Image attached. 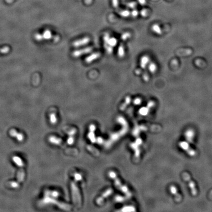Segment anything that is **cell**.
Returning a JSON list of instances; mask_svg holds the SVG:
<instances>
[{"label":"cell","instance_id":"obj_1","mask_svg":"<svg viewBox=\"0 0 212 212\" xmlns=\"http://www.w3.org/2000/svg\"><path fill=\"white\" fill-rule=\"evenodd\" d=\"M82 176L81 174L76 173L74 176V180L71 183V190L73 201L75 206L79 208L82 204V198L78 187V183L81 180Z\"/></svg>","mask_w":212,"mask_h":212},{"label":"cell","instance_id":"obj_2","mask_svg":"<svg viewBox=\"0 0 212 212\" xmlns=\"http://www.w3.org/2000/svg\"><path fill=\"white\" fill-rule=\"evenodd\" d=\"M117 120L122 125V129H121L119 131L111 135L110 138L106 143V147L109 148L111 147L114 143L118 140L121 137L123 136L128 131V125L124 118L122 116H119L117 118Z\"/></svg>","mask_w":212,"mask_h":212},{"label":"cell","instance_id":"obj_3","mask_svg":"<svg viewBox=\"0 0 212 212\" xmlns=\"http://www.w3.org/2000/svg\"><path fill=\"white\" fill-rule=\"evenodd\" d=\"M109 176L113 180L115 186L117 187V188L118 190H119L122 192H123V193H124L128 198H130L132 196V194L131 192L129 190V189H128L127 187L126 186L123 185L121 183L120 180L117 177L116 173L114 171H110L109 173Z\"/></svg>","mask_w":212,"mask_h":212},{"label":"cell","instance_id":"obj_4","mask_svg":"<svg viewBox=\"0 0 212 212\" xmlns=\"http://www.w3.org/2000/svg\"><path fill=\"white\" fill-rule=\"evenodd\" d=\"M183 177L184 179L188 182V185L191 189V194L194 196L198 194V190L196 188L195 184L191 179L190 174L187 172H184L183 174Z\"/></svg>","mask_w":212,"mask_h":212},{"label":"cell","instance_id":"obj_5","mask_svg":"<svg viewBox=\"0 0 212 212\" xmlns=\"http://www.w3.org/2000/svg\"><path fill=\"white\" fill-rule=\"evenodd\" d=\"M53 203L57 205L58 207L61 208L62 209H63L65 210H70L71 209V206L70 205H67L66 204H64V203L57 202L56 200L53 199L52 198H50L49 197H47V196H45V198L44 199L43 201V203L46 204V203Z\"/></svg>","mask_w":212,"mask_h":212},{"label":"cell","instance_id":"obj_6","mask_svg":"<svg viewBox=\"0 0 212 212\" xmlns=\"http://www.w3.org/2000/svg\"><path fill=\"white\" fill-rule=\"evenodd\" d=\"M142 143V140L141 139L139 138L137 139V140L134 142L131 143V146L133 150H134V160L135 161H138L140 158V146Z\"/></svg>","mask_w":212,"mask_h":212},{"label":"cell","instance_id":"obj_7","mask_svg":"<svg viewBox=\"0 0 212 212\" xmlns=\"http://www.w3.org/2000/svg\"><path fill=\"white\" fill-rule=\"evenodd\" d=\"M103 40L104 43V47L110 46L114 47L117 43V39L114 37H111L108 33H106L103 36Z\"/></svg>","mask_w":212,"mask_h":212},{"label":"cell","instance_id":"obj_8","mask_svg":"<svg viewBox=\"0 0 212 212\" xmlns=\"http://www.w3.org/2000/svg\"><path fill=\"white\" fill-rule=\"evenodd\" d=\"M179 146L181 149L186 151L187 154L190 156H194L196 154V152L191 147L188 142L187 141H180L179 143Z\"/></svg>","mask_w":212,"mask_h":212},{"label":"cell","instance_id":"obj_9","mask_svg":"<svg viewBox=\"0 0 212 212\" xmlns=\"http://www.w3.org/2000/svg\"><path fill=\"white\" fill-rule=\"evenodd\" d=\"M113 192V190L111 188L108 189L107 190L103 192V193L99 197V198H97L96 200V203L98 205H101L103 204L104 203L105 199L108 198L110 195H111Z\"/></svg>","mask_w":212,"mask_h":212},{"label":"cell","instance_id":"obj_10","mask_svg":"<svg viewBox=\"0 0 212 212\" xmlns=\"http://www.w3.org/2000/svg\"><path fill=\"white\" fill-rule=\"evenodd\" d=\"M92 51V47H87L84 49L76 50L73 52L72 56L74 57H79L83 56L84 55L90 53Z\"/></svg>","mask_w":212,"mask_h":212},{"label":"cell","instance_id":"obj_11","mask_svg":"<svg viewBox=\"0 0 212 212\" xmlns=\"http://www.w3.org/2000/svg\"><path fill=\"white\" fill-rule=\"evenodd\" d=\"M90 41V38L88 37H85L75 41L73 43V46L75 47H80L87 44Z\"/></svg>","mask_w":212,"mask_h":212},{"label":"cell","instance_id":"obj_12","mask_svg":"<svg viewBox=\"0 0 212 212\" xmlns=\"http://www.w3.org/2000/svg\"><path fill=\"white\" fill-rule=\"evenodd\" d=\"M67 133L69 135V138L68 139V140H67V143L71 145L74 143V139H75L74 137L77 133V130L75 128H72L70 129H68V130L67 131Z\"/></svg>","mask_w":212,"mask_h":212},{"label":"cell","instance_id":"obj_13","mask_svg":"<svg viewBox=\"0 0 212 212\" xmlns=\"http://www.w3.org/2000/svg\"><path fill=\"white\" fill-rule=\"evenodd\" d=\"M170 190L171 193L174 196L176 201L180 202L182 200V196L179 193L177 188L175 186H171L170 187Z\"/></svg>","mask_w":212,"mask_h":212},{"label":"cell","instance_id":"obj_14","mask_svg":"<svg viewBox=\"0 0 212 212\" xmlns=\"http://www.w3.org/2000/svg\"><path fill=\"white\" fill-rule=\"evenodd\" d=\"M194 135H195L194 131L192 129H191L187 130L185 133V137L187 141L191 143H192L193 142Z\"/></svg>","mask_w":212,"mask_h":212},{"label":"cell","instance_id":"obj_15","mask_svg":"<svg viewBox=\"0 0 212 212\" xmlns=\"http://www.w3.org/2000/svg\"><path fill=\"white\" fill-rule=\"evenodd\" d=\"M101 56V54L100 53H92L90 55L86 57L85 59V62L87 64H91L93 62L96 60Z\"/></svg>","mask_w":212,"mask_h":212},{"label":"cell","instance_id":"obj_16","mask_svg":"<svg viewBox=\"0 0 212 212\" xmlns=\"http://www.w3.org/2000/svg\"><path fill=\"white\" fill-rule=\"evenodd\" d=\"M52 37V35L49 30H46L43 34V35H37L35 36V38L37 40H41V39L44 38L46 39H49Z\"/></svg>","mask_w":212,"mask_h":212},{"label":"cell","instance_id":"obj_17","mask_svg":"<svg viewBox=\"0 0 212 212\" xmlns=\"http://www.w3.org/2000/svg\"><path fill=\"white\" fill-rule=\"evenodd\" d=\"M95 130V126L94 125H91L89 126V132L88 134V137L89 139L92 143H94L96 141V138L94 131Z\"/></svg>","mask_w":212,"mask_h":212},{"label":"cell","instance_id":"obj_18","mask_svg":"<svg viewBox=\"0 0 212 212\" xmlns=\"http://www.w3.org/2000/svg\"><path fill=\"white\" fill-rule=\"evenodd\" d=\"M150 63V58L148 56H143L140 60V66L142 69H144Z\"/></svg>","mask_w":212,"mask_h":212},{"label":"cell","instance_id":"obj_19","mask_svg":"<svg viewBox=\"0 0 212 212\" xmlns=\"http://www.w3.org/2000/svg\"><path fill=\"white\" fill-rule=\"evenodd\" d=\"M9 134H10L11 136L13 137H15L18 141H23V139H24V137L23 135L21 134V133H18L17 132V131L16 130H15L14 129H11L9 132Z\"/></svg>","mask_w":212,"mask_h":212},{"label":"cell","instance_id":"obj_20","mask_svg":"<svg viewBox=\"0 0 212 212\" xmlns=\"http://www.w3.org/2000/svg\"><path fill=\"white\" fill-rule=\"evenodd\" d=\"M151 29H152V31L154 33H155L157 35H161L162 34V28L160 27V26L158 24H154L152 26Z\"/></svg>","mask_w":212,"mask_h":212},{"label":"cell","instance_id":"obj_21","mask_svg":"<svg viewBox=\"0 0 212 212\" xmlns=\"http://www.w3.org/2000/svg\"><path fill=\"white\" fill-rule=\"evenodd\" d=\"M131 98L130 96H127L124 101V102L121 105L120 107V110L121 111H123L126 109V108L131 103Z\"/></svg>","mask_w":212,"mask_h":212},{"label":"cell","instance_id":"obj_22","mask_svg":"<svg viewBox=\"0 0 212 212\" xmlns=\"http://www.w3.org/2000/svg\"><path fill=\"white\" fill-rule=\"evenodd\" d=\"M49 141L51 143L57 144V145H62V143H63V141H62V140L56 137H54V136L51 137L50 138Z\"/></svg>","mask_w":212,"mask_h":212},{"label":"cell","instance_id":"obj_23","mask_svg":"<svg viewBox=\"0 0 212 212\" xmlns=\"http://www.w3.org/2000/svg\"><path fill=\"white\" fill-rule=\"evenodd\" d=\"M150 109L151 108L147 105L146 106V107H142L139 110V113L140 114H141V115H143V116L147 115L148 114Z\"/></svg>","mask_w":212,"mask_h":212},{"label":"cell","instance_id":"obj_24","mask_svg":"<svg viewBox=\"0 0 212 212\" xmlns=\"http://www.w3.org/2000/svg\"><path fill=\"white\" fill-rule=\"evenodd\" d=\"M13 160L14 163L17 164V165L19 167H23L24 164L21 158H20L19 157L17 156H14L13 158Z\"/></svg>","mask_w":212,"mask_h":212},{"label":"cell","instance_id":"obj_25","mask_svg":"<svg viewBox=\"0 0 212 212\" xmlns=\"http://www.w3.org/2000/svg\"><path fill=\"white\" fill-rule=\"evenodd\" d=\"M117 54H118V56L120 58H123V57L125 56V52L124 48L123 45H121L119 46L118 49Z\"/></svg>","mask_w":212,"mask_h":212},{"label":"cell","instance_id":"obj_26","mask_svg":"<svg viewBox=\"0 0 212 212\" xmlns=\"http://www.w3.org/2000/svg\"><path fill=\"white\" fill-rule=\"evenodd\" d=\"M148 69L151 73H155L157 69V65L154 63H150L149 64Z\"/></svg>","mask_w":212,"mask_h":212},{"label":"cell","instance_id":"obj_27","mask_svg":"<svg viewBox=\"0 0 212 212\" xmlns=\"http://www.w3.org/2000/svg\"><path fill=\"white\" fill-rule=\"evenodd\" d=\"M87 149L88 150L91 152L92 154H93L95 156H98L99 155V151L97 150V149L93 147L92 146H87Z\"/></svg>","mask_w":212,"mask_h":212},{"label":"cell","instance_id":"obj_28","mask_svg":"<svg viewBox=\"0 0 212 212\" xmlns=\"http://www.w3.org/2000/svg\"><path fill=\"white\" fill-rule=\"evenodd\" d=\"M131 37V34L129 32H125L121 36V40L123 41H126L128 39L130 38Z\"/></svg>","mask_w":212,"mask_h":212},{"label":"cell","instance_id":"obj_29","mask_svg":"<svg viewBox=\"0 0 212 212\" xmlns=\"http://www.w3.org/2000/svg\"><path fill=\"white\" fill-rule=\"evenodd\" d=\"M120 15L122 17L127 18L131 15V12L128 10H123L120 11Z\"/></svg>","mask_w":212,"mask_h":212},{"label":"cell","instance_id":"obj_30","mask_svg":"<svg viewBox=\"0 0 212 212\" xmlns=\"http://www.w3.org/2000/svg\"><path fill=\"white\" fill-rule=\"evenodd\" d=\"M50 120L51 123L54 124L57 122V119L56 114L55 113H51L50 115Z\"/></svg>","mask_w":212,"mask_h":212},{"label":"cell","instance_id":"obj_31","mask_svg":"<svg viewBox=\"0 0 212 212\" xmlns=\"http://www.w3.org/2000/svg\"><path fill=\"white\" fill-rule=\"evenodd\" d=\"M137 6V3L135 2H131L127 4V7L129 8L134 9H135Z\"/></svg>","mask_w":212,"mask_h":212},{"label":"cell","instance_id":"obj_32","mask_svg":"<svg viewBox=\"0 0 212 212\" xmlns=\"http://www.w3.org/2000/svg\"><path fill=\"white\" fill-rule=\"evenodd\" d=\"M121 211H124V212H127V211H128V212H131V211H135V210H134V207L129 206V207H126L124 208L123 209V210H121Z\"/></svg>","mask_w":212,"mask_h":212},{"label":"cell","instance_id":"obj_33","mask_svg":"<svg viewBox=\"0 0 212 212\" xmlns=\"http://www.w3.org/2000/svg\"><path fill=\"white\" fill-rule=\"evenodd\" d=\"M139 13V12L138 11V10H137L135 9H133L132 12H131V15H132V17H134V18L137 17L138 16Z\"/></svg>","mask_w":212,"mask_h":212},{"label":"cell","instance_id":"obj_34","mask_svg":"<svg viewBox=\"0 0 212 212\" xmlns=\"http://www.w3.org/2000/svg\"><path fill=\"white\" fill-rule=\"evenodd\" d=\"M140 14L141 15L142 17H146V16H147V15H148V12H147V10L146 9H142L141 11V12H140Z\"/></svg>","mask_w":212,"mask_h":212},{"label":"cell","instance_id":"obj_35","mask_svg":"<svg viewBox=\"0 0 212 212\" xmlns=\"http://www.w3.org/2000/svg\"><path fill=\"white\" fill-rule=\"evenodd\" d=\"M112 4L113 7L117 8L119 6V0H112Z\"/></svg>","mask_w":212,"mask_h":212},{"label":"cell","instance_id":"obj_36","mask_svg":"<svg viewBox=\"0 0 212 212\" xmlns=\"http://www.w3.org/2000/svg\"><path fill=\"white\" fill-rule=\"evenodd\" d=\"M142 100L140 98H136L134 101V103L135 105H139L141 103Z\"/></svg>","mask_w":212,"mask_h":212},{"label":"cell","instance_id":"obj_37","mask_svg":"<svg viewBox=\"0 0 212 212\" xmlns=\"http://www.w3.org/2000/svg\"><path fill=\"white\" fill-rule=\"evenodd\" d=\"M143 79L144 81L148 82L149 81V77L147 74H144L143 75Z\"/></svg>","mask_w":212,"mask_h":212},{"label":"cell","instance_id":"obj_38","mask_svg":"<svg viewBox=\"0 0 212 212\" xmlns=\"http://www.w3.org/2000/svg\"><path fill=\"white\" fill-rule=\"evenodd\" d=\"M138 2L141 6H144L146 3V0H138Z\"/></svg>","mask_w":212,"mask_h":212},{"label":"cell","instance_id":"obj_39","mask_svg":"<svg viewBox=\"0 0 212 212\" xmlns=\"http://www.w3.org/2000/svg\"><path fill=\"white\" fill-rule=\"evenodd\" d=\"M11 186L13 188H17L18 187V184L16 182H12L11 183Z\"/></svg>","mask_w":212,"mask_h":212},{"label":"cell","instance_id":"obj_40","mask_svg":"<svg viewBox=\"0 0 212 212\" xmlns=\"http://www.w3.org/2000/svg\"><path fill=\"white\" fill-rule=\"evenodd\" d=\"M85 3L87 5H89L92 2V0H84Z\"/></svg>","mask_w":212,"mask_h":212},{"label":"cell","instance_id":"obj_41","mask_svg":"<svg viewBox=\"0 0 212 212\" xmlns=\"http://www.w3.org/2000/svg\"><path fill=\"white\" fill-rule=\"evenodd\" d=\"M103 140L101 138H98V139H97V142H98V143L101 144V143H103Z\"/></svg>","mask_w":212,"mask_h":212},{"label":"cell","instance_id":"obj_42","mask_svg":"<svg viewBox=\"0 0 212 212\" xmlns=\"http://www.w3.org/2000/svg\"><path fill=\"white\" fill-rule=\"evenodd\" d=\"M135 73H136V74L137 75H140L141 73V71L140 70V69H137L136 70H135Z\"/></svg>","mask_w":212,"mask_h":212}]
</instances>
